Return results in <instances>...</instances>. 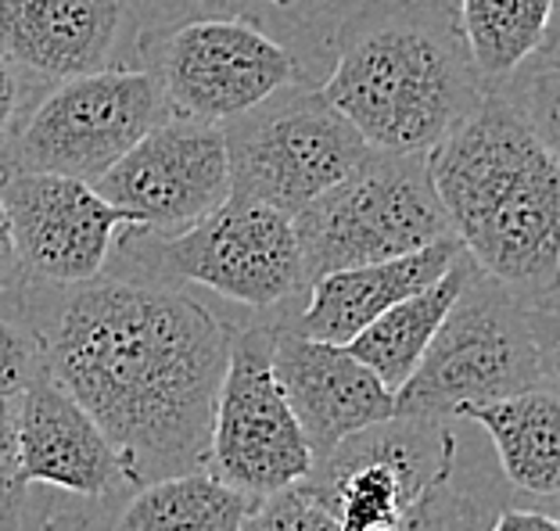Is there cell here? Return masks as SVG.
I'll list each match as a JSON object with an SVG mask.
<instances>
[{
	"instance_id": "5",
	"label": "cell",
	"mask_w": 560,
	"mask_h": 531,
	"mask_svg": "<svg viewBox=\"0 0 560 531\" xmlns=\"http://www.w3.org/2000/svg\"><path fill=\"white\" fill-rule=\"evenodd\" d=\"M302 248V276L396 259L453 234L435 194L428 155H392L371 148L346 180L327 187L291 216Z\"/></svg>"
},
{
	"instance_id": "6",
	"label": "cell",
	"mask_w": 560,
	"mask_h": 531,
	"mask_svg": "<svg viewBox=\"0 0 560 531\" xmlns=\"http://www.w3.org/2000/svg\"><path fill=\"white\" fill-rule=\"evenodd\" d=\"M126 234L122 248L151 281L198 284L259 312L305 291L295 223L262 201L231 194L176 234H140L133 226Z\"/></svg>"
},
{
	"instance_id": "3",
	"label": "cell",
	"mask_w": 560,
	"mask_h": 531,
	"mask_svg": "<svg viewBox=\"0 0 560 531\" xmlns=\"http://www.w3.org/2000/svg\"><path fill=\"white\" fill-rule=\"evenodd\" d=\"M360 137L392 155H428L486 94L460 19L439 0H371L338 25L324 91Z\"/></svg>"
},
{
	"instance_id": "13",
	"label": "cell",
	"mask_w": 560,
	"mask_h": 531,
	"mask_svg": "<svg viewBox=\"0 0 560 531\" xmlns=\"http://www.w3.org/2000/svg\"><path fill=\"white\" fill-rule=\"evenodd\" d=\"M270 366L313 460H324L363 427L396 416V391L381 385V377L346 345H327L295 334L291 327H277L270 334Z\"/></svg>"
},
{
	"instance_id": "10",
	"label": "cell",
	"mask_w": 560,
	"mask_h": 531,
	"mask_svg": "<svg viewBox=\"0 0 560 531\" xmlns=\"http://www.w3.org/2000/svg\"><path fill=\"white\" fill-rule=\"evenodd\" d=\"M170 116L226 126L299 83V58L241 19H198L170 30L151 55Z\"/></svg>"
},
{
	"instance_id": "1",
	"label": "cell",
	"mask_w": 560,
	"mask_h": 531,
	"mask_svg": "<svg viewBox=\"0 0 560 531\" xmlns=\"http://www.w3.org/2000/svg\"><path fill=\"white\" fill-rule=\"evenodd\" d=\"M44 374L91 413L130 488L209 467L231 327L165 281L91 276L33 323Z\"/></svg>"
},
{
	"instance_id": "16",
	"label": "cell",
	"mask_w": 560,
	"mask_h": 531,
	"mask_svg": "<svg viewBox=\"0 0 560 531\" xmlns=\"http://www.w3.org/2000/svg\"><path fill=\"white\" fill-rule=\"evenodd\" d=\"M460 251H464L460 237L450 234L442 241H431L396 259L346 266V270H330L324 276H316L305 287L310 291V302L295 316L291 331L313 341H327V345H349L385 309L417 295L420 287L435 284Z\"/></svg>"
},
{
	"instance_id": "7",
	"label": "cell",
	"mask_w": 560,
	"mask_h": 531,
	"mask_svg": "<svg viewBox=\"0 0 560 531\" xmlns=\"http://www.w3.org/2000/svg\"><path fill=\"white\" fill-rule=\"evenodd\" d=\"M170 116L151 69H94L50 83L0 141V173H55L94 184L151 126Z\"/></svg>"
},
{
	"instance_id": "2",
	"label": "cell",
	"mask_w": 560,
	"mask_h": 531,
	"mask_svg": "<svg viewBox=\"0 0 560 531\" xmlns=\"http://www.w3.org/2000/svg\"><path fill=\"white\" fill-rule=\"evenodd\" d=\"M428 173L453 234L481 273L528 298H550L560 262V166L550 116L486 91L428 151Z\"/></svg>"
},
{
	"instance_id": "17",
	"label": "cell",
	"mask_w": 560,
	"mask_h": 531,
	"mask_svg": "<svg viewBox=\"0 0 560 531\" xmlns=\"http://www.w3.org/2000/svg\"><path fill=\"white\" fill-rule=\"evenodd\" d=\"M456 416L478 424L495 446L506 482L532 496L560 492V406L553 388H528L517 396L467 406Z\"/></svg>"
},
{
	"instance_id": "15",
	"label": "cell",
	"mask_w": 560,
	"mask_h": 531,
	"mask_svg": "<svg viewBox=\"0 0 560 531\" xmlns=\"http://www.w3.org/2000/svg\"><path fill=\"white\" fill-rule=\"evenodd\" d=\"M19 471L25 485H55L83 499H108L126 485L116 449L80 402L50 374L19 396Z\"/></svg>"
},
{
	"instance_id": "21",
	"label": "cell",
	"mask_w": 560,
	"mask_h": 531,
	"mask_svg": "<svg viewBox=\"0 0 560 531\" xmlns=\"http://www.w3.org/2000/svg\"><path fill=\"white\" fill-rule=\"evenodd\" d=\"M241 531H338L330 503L310 474L302 482L252 499Z\"/></svg>"
},
{
	"instance_id": "25",
	"label": "cell",
	"mask_w": 560,
	"mask_h": 531,
	"mask_svg": "<svg viewBox=\"0 0 560 531\" xmlns=\"http://www.w3.org/2000/svg\"><path fill=\"white\" fill-rule=\"evenodd\" d=\"M489 531H560V524L539 510H500Z\"/></svg>"
},
{
	"instance_id": "14",
	"label": "cell",
	"mask_w": 560,
	"mask_h": 531,
	"mask_svg": "<svg viewBox=\"0 0 560 531\" xmlns=\"http://www.w3.org/2000/svg\"><path fill=\"white\" fill-rule=\"evenodd\" d=\"M130 30L126 0H0V55L40 83L112 66Z\"/></svg>"
},
{
	"instance_id": "23",
	"label": "cell",
	"mask_w": 560,
	"mask_h": 531,
	"mask_svg": "<svg viewBox=\"0 0 560 531\" xmlns=\"http://www.w3.org/2000/svg\"><path fill=\"white\" fill-rule=\"evenodd\" d=\"M40 370V341L33 323L0 312V396H22V388Z\"/></svg>"
},
{
	"instance_id": "24",
	"label": "cell",
	"mask_w": 560,
	"mask_h": 531,
	"mask_svg": "<svg viewBox=\"0 0 560 531\" xmlns=\"http://www.w3.org/2000/svg\"><path fill=\"white\" fill-rule=\"evenodd\" d=\"M19 105H22V75L4 55H0V141H4L8 130L15 126Z\"/></svg>"
},
{
	"instance_id": "9",
	"label": "cell",
	"mask_w": 560,
	"mask_h": 531,
	"mask_svg": "<svg viewBox=\"0 0 560 531\" xmlns=\"http://www.w3.org/2000/svg\"><path fill=\"white\" fill-rule=\"evenodd\" d=\"M273 331H234L209 438L212 477L241 496L262 499L302 482L313 452L270 366Z\"/></svg>"
},
{
	"instance_id": "4",
	"label": "cell",
	"mask_w": 560,
	"mask_h": 531,
	"mask_svg": "<svg viewBox=\"0 0 560 531\" xmlns=\"http://www.w3.org/2000/svg\"><path fill=\"white\" fill-rule=\"evenodd\" d=\"M528 388H553L550 312L475 270L396 391V416H456Z\"/></svg>"
},
{
	"instance_id": "26",
	"label": "cell",
	"mask_w": 560,
	"mask_h": 531,
	"mask_svg": "<svg viewBox=\"0 0 560 531\" xmlns=\"http://www.w3.org/2000/svg\"><path fill=\"white\" fill-rule=\"evenodd\" d=\"M19 276H22L19 251H15V241H11V223H8L4 201H0V291H8Z\"/></svg>"
},
{
	"instance_id": "12",
	"label": "cell",
	"mask_w": 560,
	"mask_h": 531,
	"mask_svg": "<svg viewBox=\"0 0 560 531\" xmlns=\"http://www.w3.org/2000/svg\"><path fill=\"white\" fill-rule=\"evenodd\" d=\"M11 241L22 273L44 284L69 287L105 273L119 231L137 226L122 209L105 201L94 184L55 173H0Z\"/></svg>"
},
{
	"instance_id": "18",
	"label": "cell",
	"mask_w": 560,
	"mask_h": 531,
	"mask_svg": "<svg viewBox=\"0 0 560 531\" xmlns=\"http://www.w3.org/2000/svg\"><path fill=\"white\" fill-rule=\"evenodd\" d=\"M475 270H478L475 259H470L467 251H460L435 284L420 287L417 295L385 309L374 323H366L346 349L360 363L371 366L388 391H399Z\"/></svg>"
},
{
	"instance_id": "22",
	"label": "cell",
	"mask_w": 560,
	"mask_h": 531,
	"mask_svg": "<svg viewBox=\"0 0 560 531\" xmlns=\"http://www.w3.org/2000/svg\"><path fill=\"white\" fill-rule=\"evenodd\" d=\"M25 492L19 471V396H0V531H19L25 517Z\"/></svg>"
},
{
	"instance_id": "28",
	"label": "cell",
	"mask_w": 560,
	"mask_h": 531,
	"mask_svg": "<svg viewBox=\"0 0 560 531\" xmlns=\"http://www.w3.org/2000/svg\"><path fill=\"white\" fill-rule=\"evenodd\" d=\"M212 4H226V8H245V4H273V8H295L299 0H212Z\"/></svg>"
},
{
	"instance_id": "27",
	"label": "cell",
	"mask_w": 560,
	"mask_h": 531,
	"mask_svg": "<svg viewBox=\"0 0 560 531\" xmlns=\"http://www.w3.org/2000/svg\"><path fill=\"white\" fill-rule=\"evenodd\" d=\"M36 531H91L86 528L80 517H58V521H50V524H40Z\"/></svg>"
},
{
	"instance_id": "20",
	"label": "cell",
	"mask_w": 560,
	"mask_h": 531,
	"mask_svg": "<svg viewBox=\"0 0 560 531\" xmlns=\"http://www.w3.org/2000/svg\"><path fill=\"white\" fill-rule=\"evenodd\" d=\"M557 0H460L467 55L486 83L511 80L542 47Z\"/></svg>"
},
{
	"instance_id": "19",
	"label": "cell",
	"mask_w": 560,
	"mask_h": 531,
	"mask_svg": "<svg viewBox=\"0 0 560 531\" xmlns=\"http://www.w3.org/2000/svg\"><path fill=\"white\" fill-rule=\"evenodd\" d=\"M248 507L252 499L220 477L190 471L133 488L108 531H241Z\"/></svg>"
},
{
	"instance_id": "8",
	"label": "cell",
	"mask_w": 560,
	"mask_h": 531,
	"mask_svg": "<svg viewBox=\"0 0 560 531\" xmlns=\"http://www.w3.org/2000/svg\"><path fill=\"white\" fill-rule=\"evenodd\" d=\"M231 194L273 205L295 216L313 198L360 166L371 144L360 130L316 94L270 97L223 126Z\"/></svg>"
},
{
	"instance_id": "11",
	"label": "cell",
	"mask_w": 560,
	"mask_h": 531,
	"mask_svg": "<svg viewBox=\"0 0 560 531\" xmlns=\"http://www.w3.org/2000/svg\"><path fill=\"white\" fill-rule=\"evenodd\" d=\"M140 234H176L231 198L223 126L165 116L94 180Z\"/></svg>"
}]
</instances>
